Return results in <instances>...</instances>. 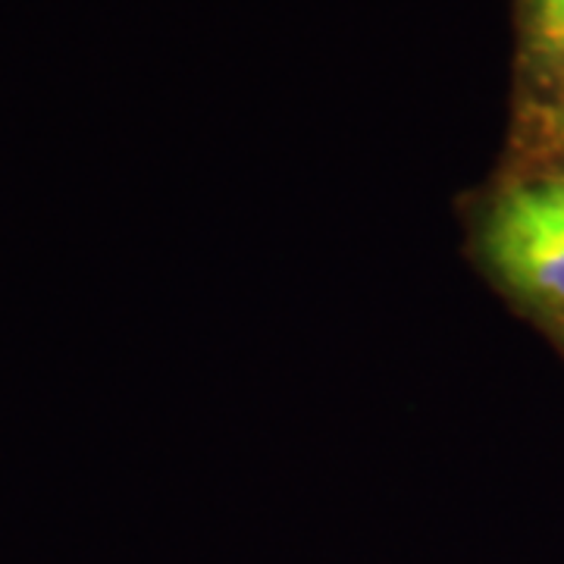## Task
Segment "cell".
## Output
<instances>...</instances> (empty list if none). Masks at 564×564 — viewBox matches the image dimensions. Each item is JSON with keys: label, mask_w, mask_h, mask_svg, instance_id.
I'll use <instances>...</instances> for the list:
<instances>
[{"label": "cell", "mask_w": 564, "mask_h": 564, "mask_svg": "<svg viewBox=\"0 0 564 564\" xmlns=\"http://www.w3.org/2000/svg\"><path fill=\"white\" fill-rule=\"evenodd\" d=\"M484 251L511 292L564 307V176L508 188L489 210Z\"/></svg>", "instance_id": "1"}, {"label": "cell", "mask_w": 564, "mask_h": 564, "mask_svg": "<svg viewBox=\"0 0 564 564\" xmlns=\"http://www.w3.org/2000/svg\"><path fill=\"white\" fill-rule=\"evenodd\" d=\"M527 35L536 57L564 66V0H530Z\"/></svg>", "instance_id": "2"}, {"label": "cell", "mask_w": 564, "mask_h": 564, "mask_svg": "<svg viewBox=\"0 0 564 564\" xmlns=\"http://www.w3.org/2000/svg\"><path fill=\"white\" fill-rule=\"evenodd\" d=\"M552 132H555L558 141L564 144V91H562V98L555 101V107H552Z\"/></svg>", "instance_id": "3"}]
</instances>
